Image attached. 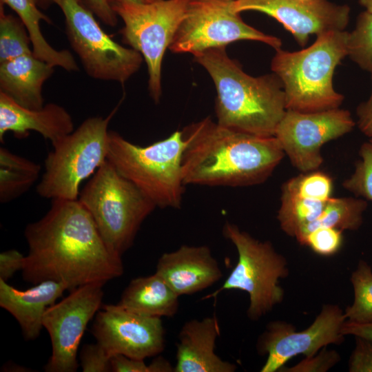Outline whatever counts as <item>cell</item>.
<instances>
[{
  "mask_svg": "<svg viewBox=\"0 0 372 372\" xmlns=\"http://www.w3.org/2000/svg\"><path fill=\"white\" fill-rule=\"evenodd\" d=\"M24 233L28 253L21 271L28 282L54 280L72 291L123 273L122 256L107 247L78 199L52 200L45 215L28 224Z\"/></svg>",
  "mask_w": 372,
  "mask_h": 372,
  "instance_id": "1",
  "label": "cell"
},
{
  "mask_svg": "<svg viewBox=\"0 0 372 372\" xmlns=\"http://www.w3.org/2000/svg\"><path fill=\"white\" fill-rule=\"evenodd\" d=\"M185 185L248 187L267 180L285 156L275 136L234 130L209 117L182 130Z\"/></svg>",
  "mask_w": 372,
  "mask_h": 372,
  "instance_id": "2",
  "label": "cell"
},
{
  "mask_svg": "<svg viewBox=\"0 0 372 372\" xmlns=\"http://www.w3.org/2000/svg\"><path fill=\"white\" fill-rule=\"evenodd\" d=\"M214 83L217 123L225 127L260 136H274L287 109L282 85L276 74L254 77L231 59L225 48L194 56Z\"/></svg>",
  "mask_w": 372,
  "mask_h": 372,
  "instance_id": "3",
  "label": "cell"
},
{
  "mask_svg": "<svg viewBox=\"0 0 372 372\" xmlns=\"http://www.w3.org/2000/svg\"><path fill=\"white\" fill-rule=\"evenodd\" d=\"M348 34L329 31L301 50H276L271 67L282 83L287 110L315 112L340 107L344 96L334 89L333 76L347 56Z\"/></svg>",
  "mask_w": 372,
  "mask_h": 372,
  "instance_id": "4",
  "label": "cell"
},
{
  "mask_svg": "<svg viewBox=\"0 0 372 372\" xmlns=\"http://www.w3.org/2000/svg\"><path fill=\"white\" fill-rule=\"evenodd\" d=\"M78 200L107 247L120 256L132 247L142 223L156 208L107 159L89 179Z\"/></svg>",
  "mask_w": 372,
  "mask_h": 372,
  "instance_id": "5",
  "label": "cell"
},
{
  "mask_svg": "<svg viewBox=\"0 0 372 372\" xmlns=\"http://www.w3.org/2000/svg\"><path fill=\"white\" fill-rule=\"evenodd\" d=\"M185 141L177 130L146 146L109 132L107 160L161 209H180L185 186L182 156Z\"/></svg>",
  "mask_w": 372,
  "mask_h": 372,
  "instance_id": "6",
  "label": "cell"
},
{
  "mask_svg": "<svg viewBox=\"0 0 372 372\" xmlns=\"http://www.w3.org/2000/svg\"><path fill=\"white\" fill-rule=\"evenodd\" d=\"M223 234L235 246L238 261L220 287L203 299L215 298L225 290L243 291L249 297L247 317L258 320L283 300L279 280L289 275L287 260L270 241L259 240L235 224L226 222Z\"/></svg>",
  "mask_w": 372,
  "mask_h": 372,
  "instance_id": "7",
  "label": "cell"
},
{
  "mask_svg": "<svg viewBox=\"0 0 372 372\" xmlns=\"http://www.w3.org/2000/svg\"><path fill=\"white\" fill-rule=\"evenodd\" d=\"M112 114L85 119L76 130L52 144L37 185L45 198L77 200L80 186L107 161L108 125Z\"/></svg>",
  "mask_w": 372,
  "mask_h": 372,
  "instance_id": "8",
  "label": "cell"
},
{
  "mask_svg": "<svg viewBox=\"0 0 372 372\" xmlns=\"http://www.w3.org/2000/svg\"><path fill=\"white\" fill-rule=\"evenodd\" d=\"M189 0H160L147 4L112 5L123 21V41L143 57L149 74L151 98L158 103L162 94L161 66L164 54L183 19Z\"/></svg>",
  "mask_w": 372,
  "mask_h": 372,
  "instance_id": "9",
  "label": "cell"
},
{
  "mask_svg": "<svg viewBox=\"0 0 372 372\" xmlns=\"http://www.w3.org/2000/svg\"><path fill=\"white\" fill-rule=\"evenodd\" d=\"M59 6L69 43L89 76L123 84L139 70L142 55L114 41L77 0H63Z\"/></svg>",
  "mask_w": 372,
  "mask_h": 372,
  "instance_id": "10",
  "label": "cell"
},
{
  "mask_svg": "<svg viewBox=\"0 0 372 372\" xmlns=\"http://www.w3.org/2000/svg\"><path fill=\"white\" fill-rule=\"evenodd\" d=\"M233 0H189L186 14L169 47L174 53L194 56L212 48H225L241 40L264 43L275 50L281 40L243 21L234 11Z\"/></svg>",
  "mask_w": 372,
  "mask_h": 372,
  "instance_id": "11",
  "label": "cell"
},
{
  "mask_svg": "<svg viewBox=\"0 0 372 372\" xmlns=\"http://www.w3.org/2000/svg\"><path fill=\"white\" fill-rule=\"evenodd\" d=\"M104 285L94 282L80 286L46 309L42 322L50 338L52 354L45 371H76L78 349L89 322L102 307Z\"/></svg>",
  "mask_w": 372,
  "mask_h": 372,
  "instance_id": "12",
  "label": "cell"
},
{
  "mask_svg": "<svg viewBox=\"0 0 372 372\" xmlns=\"http://www.w3.org/2000/svg\"><path fill=\"white\" fill-rule=\"evenodd\" d=\"M355 125L349 111L340 107L315 112L287 110L274 136L292 165L307 172L322 164L323 145L350 132Z\"/></svg>",
  "mask_w": 372,
  "mask_h": 372,
  "instance_id": "13",
  "label": "cell"
},
{
  "mask_svg": "<svg viewBox=\"0 0 372 372\" xmlns=\"http://www.w3.org/2000/svg\"><path fill=\"white\" fill-rule=\"evenodd\" d=\"M345 321L344 311L338 305L325 304L312 324L302 331H296L285 321L270 322L256 343L258 353L267 355L260 371H280L296 355L311 356L329 344L342 343L341 330Z\"/></svg>",
  "mask_w": 372,
  "mask_h": 372,
  "instance_id": "14",
  "label": "cell"
},
{
  "mask_svg": "<svg viewBox=\"0 0 372 372\" xmlns=\"http://www.w3.org/2000/svg\"><path fill=\"white\" fill-rule=\"evenodd\" d=\"M97 312L92 333L110 357L121 354L145 360L162 353L165 331L161 318L139 315L117 304H105Z\"/></svg>",
  "mask_w": 372,
  "mask_h": 372,
  "instance_id": "15",
  "label": "cell"
},
{
  "mask_svg": "<svg viewBox=\"0 0 372 372\" xmlns=\"http://www.w3.org/2000/svg\"><path fill=\"white\" fill-rule=\"evenodd\" d=\"M234 11L263 12L280 22L297 43L304 46L311 34L344 30L350 8L329 0H233Z\"/></svg>",
  "mask_w": 372,
  "mask_h": 372,
  "instance_id": "16",
  "label": "cell"
},
{
  "mask_svg": "<svg viewBox=\"0 0 372 372\" xmlns=\"http://www.w3.org/2000/svg\"><path fill=\"white\" fill-rule=\"evenodd\" d=\"M179 296L192 295L206 289L223 277L217 260L207 245H183L163 253L156 271Z\"/></svg>",
  "mask_w": 372,
  "mask_h": 372,
  "instance_id": "17",
  "label": "cell"
},
{
  "mask_svg": "<svg viewBox=\"0 0 372 372\" xmlns=\"http://www.w3.org/2000/svg\"><path fill=\"white\" fill-rule=\"evenodd\" d=\"M220 334L216 315L187 321L178 335L174 372H234L236 365L216 353Z\"/></svg>",
  "mask_w": 372,
  "mask_h": 372,
  "instance_id": "18",
  "label": "cell"
},
{
  "mask_svg": "<svg viewBox=\"0 0 372 372\" xmlns=\"http://www.w3.org/2000/svg\"><path fill=\"white\" fill-rule=\"evenodd\" d=\"M74 130L70 113L62 106L50 103L41 109L24 107L0 92V141L7 132L22 138L30 131L40 134L52 145Z\"/></svg>",
  "mask_w": 372,
  "mask_h": 372,
  "instance_id": "19",
  "label": "cell"
},
{
  "mask_svg": "<svg viewBox=\"0 0 372 372\" xmlns=\"http://www.w3.org/2000/svg\"><path fill=\"white\" fill-rule=\"evenodd\" d=\"M68 290L61 282L45 280L26 290H19L0 278V306L18 322L26 340L37 338L46 309Z\"/></svg>",
  "mask_w": 372,
  "mask_h": 372,
  "instance_id": "20",
  "label": "cell"
},
{
  "mask_svg": "<svg viewBox=\"0 0 372 372\" xmlns=\"http://www.w3.org/2000/svg\"><path fill=\"white\" fill-rule=\"evenodd\" d=\"M54 66L34 54L0 63V92L29 109L44 106L43 85L53 74Z\"/></svg>",
  "mask_w": 372,
  "mask_h": 372,
  "instance_id": "21",
  "label": "cell"
},
{
  "mask_svg": "<svg viewBox=\"0 0 372 372\" xmlns=\"http://www.w3.org/2000/svg\"><path fill=\"white\" fill-rule=\"evenodd\" d=\"M179 296L156 273L132 279L118 303L131 312L149 317H173L179 308Z\"/></svg>",
  "mask_w": 372,
  "mask_h": 372,
  "instance_id": "22",
  "label": "cell"
},
{
  "mask_svg": "<svg viewBox=\"0 0 372 372\" xmlns=\"http://www.w3.org/2000/svg\"><path fill=\"white\" fill-rule=\"evenodd\" d=\"M14 10L25 26L32 43L33 54L37 58L68 72L79 70V66L70 51L57 50L44 38L41 21L51 23V19L38 8L37 0H0Z\"/></svg>",
  "mask_w": 372,
  "mask_h": 372,
  "instance_id": "23",
  "label": "cell"
},
{
  "mask_svg": "<svg viewBox=\"0 0 372 372\" xmlns=\"http://www.w3.org/2000/svg\"><path fill=\"white\" fill-rule=\"evenodd\" d=\"M41 166L4 147L0 148V202L9 203L28 192L37 180Z\"/></svg>",
  "mask_w": 372,
  "mask_h": 372,
  "instance_id": "24",
  "label": "cell"
},
{
  "mask_svg": "<svg viewBox=\"0 0 372 372\" xmlns=\"http://www.w3.org/2000/svg\"><path fill=\"white\" fill-rule=\"evenodd\" d=\"M366 201L352 197H331L320 215L307 225L296 237L300 245L305 236L320 227H333L342 231L358 229L363 222Z\"/></svg>",
  "mask_w": 372,
  "mask_h": 372,
  "instance_id": "25",
  "label": "cell"
},
{
  "mask_svg": "<svg viewBox=\"0 0 372 372\" xmlns=\"http://www.w3.org/2000/svg\"><path fill=\"white\" fill-rule=\"evenodd\" d=\"M354 300L344 311L346 320L355 323H372V269L360 260L351 276Z\"/></svg>",
  "mask_w": 372,
  "mask_h": 372,
  "instance_id": "26",
  "label": "cell"
},
{
  "mask_svg": "<svg viewBox=\"0 0 372 372\" xmlns=\"http://www.w3.org/2000/svg\"><path fill=\"white\" fill-rule=\"evenodd\" d=\"M29 33L22 21L6 14L0 3V63L33 54Z\"/></svg>",
  "mask_w": 372,
  "mask_h": 372,
  "instance_id": "27",
  "label": "cell"
},
{
  "mask_svg": "<svg viewBox=\"0 0 372 372\" xmlns=\"http://www.w3.org/2000/svg\"><path fill=\"white\" fill-rule=\"evenodd\" d=\"M347 56L372 75V13L364 11L354 30L348 34Z\"/></svg>",
  "mask_w": 372,
  "mask_h": 372,
  "instance_id": "28",
  "label": "cell"
},
{
  "mask_svg": "<svg viewBox=\"0 0 372 372\" xmlns=\"http://www.w3.org/2000/svg\"><path fill=\"white\" fill-rule=\"evenodd\" d=\"M358 153L360 159L355 171L342 186L356 196L372 200V138L362 145Z\"/></svg>",
  "mask_w": 372,
  "mask_h": 372,
  "instance_id": "29",
  "label": "cell"
},
{
  "mask_svg": "<svg viewBox=\"0 0 372 372\" xmlns=\"http://www.w3.org/2000/svg\"><path fill=\"white\" fill-rule=\"evenodd\" d=\"M343 231L333 227H320L309 232L302 245L309 247L314 253L322 256L337 254L343 243Z\"/></svg>",
  "mask_w": 372,
  "mask_h": 372,
  "instance_id": "30",
  "label": "cell"
},
{
  "mask_svg": "<svg viewBox=\"0 0 372 372\" xmlns=\"http://www.w3.org/2000/svg\"><path fill=\"white\" fill-rule=\"evenodd\" d=\"M340 355L335 350L322 348L317 353L305 358L291 367L284 366V372H326L340 360Z\"/></svg>",
  "mask_w": 372,
  "mask_h": 372,
  "instance_id": "31",
  "label": "cell"
},
{
  "mask_svg": "<svg viewBox=\"0 0 372 372\" xmlns=\"http://www.w3.org/2000/svg\"><path fill=\"white\" fill-rule=\"evenodd\" d=\"M109 354L97 342L84 345L80 354V363L83 372L111 371Z\"/></svg>",
  "mask_w": 372,
  "mask_h": 372,
  "instance_id": "32",
  "label": "cell"
},
{
  "mask_svg": "<svg viewBox=\"0 0 372 372\" xmlns=\"http://www.w3.org/2000/svg\"><path fill=\"white\" fill-rule=\"evenodd\" d=\"M350 372H372V342L355 337V347L349 361Z\"/></svg>",
  "mask_w": 372,
  "mask_h": 372,
  "instance_id": "33",
  "label": "cell"
},
{
  "mask_svg": "<svg viewBox=\"0 0 372 372\" xmlns=\"http://www.w3.org/2000/svg\"><path fill=\"white\" fill-rule=\"evenodd\" d=\"M92 12L104 24L114 27L117 23V14L107 0H77Z\"/></svg>",
  "mask_w": 372,
  "mask_h": 372,
  "instance_id": "34",
  "label": "cell"
},
{
  "mask_svg": "<svg viewBox=\"0 0 372 372\" xmlns=\"http://www.w3.org/2000/svg\"><path fill=\"white\" fill-rule=\"evenodd\" d=\"M23 256L15 249L8 250L0 254V278L6 281L14 274L22 270Z\"/></svg>",
  "mask_w": 372,
  "mask_h": 372,
  "instance_id": "35",
  "label": "cell"
},
{
  "mask_svg": "<svg viewBox=\"0 0 372 372\" xmlns=\"http://www.w3.org/2000/svg\"><path fill=\"white\" fill-rule=\"evenodd\" d=\"M111 371L113 372H150L149 364L145 360L132 358L123 355H114L110 358Z\"/></svg>",
  "mask_w": 372,
  "mask_h": 372,
  "instance_id": "36",
  "label": "cell"
},
{
  "mask_svg": "<svg viewBox=\"0 0 372 372\" xmlns=\"http://www.w3.org/2000/svg\"><path fill=\"white\" fill-rule=\"evenodd\" d=\"M356 115L360 130L366 136L372 138V88L369 98L358 106Z\"/></svg>",
  "mask_w": 372,
  "mask_h": 372,
  "instance_id": "37",
  "label": "cell"
},
{
  "mask_svg": "<svg viewBox=\"0 0 372 372\" xmlns=\"http://www.w3.org/2000/svg\"><path fill=\"white\" fill-rule=\"evenodd\" d=\"M342 333L364 338L372 342V323H355L345 321L342 325Z\"/></svg>",
  "mask_w": 372,
  "mask_h": 372,
  "instance_id": "38",
  "label": "cell"
},
{
  "mask_svg": "<svg viewBox=\"0 0 372 372\" xmlns=\"http://www.w3.org/2000/svg\"><path fill=\"white\" fill-rule=\"evenodd\" d=\"M150 372H172L174 366H172L168 360L161 356L153 359L149 364Z\"/></svg>",
  "mask_w": 372,
  "mask_h": 372,
  "instance_id": "39",
  "label": "cell"
},
{
  "mask_svg": "<svg viewBox=\"0 0 372 372\" xmlns=\"http://www.w3.org/2000/svg\"><path fill=\"white\" fill-rule=\"evenodd\" d=\"M111 6L122 3H139V4H147L154 3L160 0H107Z\"/></svg>",
  "mask_w": 372,
  "mask_h": 372,
  "instance_id": "40",
  "label": "cell"
},
{
  "mask_svg": "<svg viewBox=\"0 0 372 372\" xmlns=\"http://www.w3.org/2000/svg\"><path fill=\"white\" fill-rule=\"evenodd\" d=\"M63 0H37L39 7L43 9L48 8L52 4L59 6Z\"/></svg>",
  "mask_w": 372,
  "mask_h": 372,
  "instance_id": "41",
  "label": "cell"
},
{
  "mask_svg": "<svg viewBox=\"0 0 372 372\" xmlns=\"http://www.w3.org/2000/svg\"><path fill=\"white\" fill-rule=\"evenodd\" d=\"M360 5L365 8L366 11L372 13V0H358Z\"/></svg>",
  "mask_w": 372,
  "mask_h": 372,
  "instance_id": "42",
  "label": "cell"
},
{
  "mask_svg": "<svg viewBox=\"0 0 372 372\" xmlns=\"http://www.w3.org/2000/svg\"><path fill=\"white\" fill-rule=\"evenodd\" d=\"M304 1H306V0H304Z\"/></svg>",
  "mask_w": 372,
  "mask_h": 372,
  "instance_id": "43",
  "label": "cell"
}]
</instances>
